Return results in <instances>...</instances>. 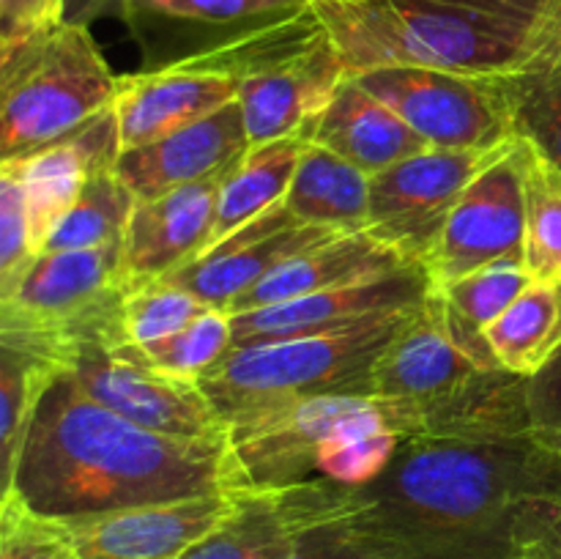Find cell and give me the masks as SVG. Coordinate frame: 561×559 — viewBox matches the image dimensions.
<instances>
[{
    "label": "cell",
    "mask_w": 561,
    "mask_h": 559,
    "mask_svg": "<svg viewBox=\"0 0 561 559\" xmlns=\"http://www.w3.org/2000/svg\"><path fill=\"white\" fill-rule=\"evenodd\" d=\"M64 373L96 403L124 420L175 438H225L228 420L201 381L157 370L126 334L121 310L66 345Z\"/></svg>",
    "instance_id": "cell-7"
},
{
    "label": "cell",
    "mask_w": 561,
    "mask_h": 559,
    "mask_svg": "<svg viewBox=\"0 0 561 559\" xmlns=\"http://www.w3.org/2000/svg\"><path fill=\"white\" fill-rule=\"evenodd\" d=\"M499 365L531 378L561 349V280H531L529 288L485 327Z\"/></svg>",
    "instance_id": "cell-28"
},
{
    "label": "cell",
    "mask_w": 561,
    "mask_h": 559,
    "mask_svg": "<svg viewBox=\"0 0 561 559\" xmlns=\"http://www.w3.org/2000/svg\"><path fill=\"white\" fill-rule=\"evenodd\" d=\"M36 261L27 225L25 184L14 170L0 164V296L14 290Z\"/></svg>",
    "instance_id": "cell-38"
},
{
    "label": "cell",
    "mask_w": 561,
    "mask_h": 559,
    "mask_svg": "<svg viewBox=\"0 0 561 559\" xmlns=\"http://www.w3.org/2000/svg\"><path fill=\"white\" fill-rule=\"evenodd\" d=\"M359 507L356 488L327 480L244 488L233 513L184 559H283L301 535Z\"/></svg>",
    "instance_id": "cell-13"
},
{
    "label": "cell",
    "mask_w": 561,
    "mask_h": 559,
    "mask_svg": "<svg viewBox=\"0 0 561 559\" xmlns=\"http://www.w3.org/2000/svg\"><path fill=\"white\" fill-rule=\"evenodd\" d=\"M356 491L373 524L414 559H504L518 504L561 493V447L537 433L510 442L411 436Z\"/></svg>",
    "instance_id": "cell-2"
},
{
    "label": "cell",
    "mask_w": 561,
    "mask_h": 559,
    "mask_svg": "<svg viewBox=\"0 0 561 559\" xmlns=\"http://www.w3.org/2000/svg\"><path fill=\"white\" fill-rule=\"evenodd\" d=\"M504 559H561V493H537L518 504Z\"/></svg>",
    "instance_id": "cell-39"
},
{
    "label": "cell",
    "mask_w": 561,
    "mask_h": 559,
    "mask_svg": "<svg viewBox=\"0 0 561 559\" xmlns=\"http://www.w3.org/2000/svg\"><path fill=\"white\" fill-rule=\"evenodd\" d=\"M239 491L66 521L82 559H184L236 510Z\"/></svg>",
    "instance_id": "cell-15"
},
{
    "label": "cell",
    "mask_w": 561,
    "mask_h": 559,
    "mask_svg": "<svg viewBox=\"0 0 561 559\" xmlns=\"http://www.w3.org/2000/svg\"><path fill=\"white\" fill-rule=\"evenodd\" d=\"M230 444L255 488L327 480L365 488L414 433L411 406L367 392H332L244 411Z\"/></svg>",
    "instance_id": "cell-4"
},
{
    "label": "cell",
    "mask_w": 561,
    "mask_h": 559,
    "mask_svg": "<svg viewBox=\"0 0 561 559\" xmlns=\"http://www.w3.org/2000/svg\"><path fill=\"white\" fill-rule=\"evenodd\" d=\"M416 307L378 312L348 327L233 345L201 378V387L228 422L244 411L312 395H373V365Z\"/></svg>",
    "instance_id": "cell-5"
},
{
    "label": "cell",
    "mask_w": 561,
    "mask_h": 559,
    "mask_svg": "<svg viewBox=\"0 0 561 559\" xmlns=\"http://www.w3.org/2000/svg\"><path fill=\"white\" fill-rule=\"evenodd\" d=\"M531 280L535 277H531L524 261L504 258V261L488 263V266L466 274V277L447 285V288H442L438 294H444V299H447L460 316L469 318V321L477 323L480 329H485L488 323L496 321V318L502 316L526 288H529Z\"/></svg>",
    "instance_id": "cell-36"
},
{
    "label": "cell",
    "mask_w": 561,
    "mask_h": 559,
    "mask_svg": "<svg viewBox=\"0 0 561 559\" xmlns=\"http://www.w3.org/2000/svg\"><path fill=\"white\" fill-rule=\"evenodd\" d=\"M211 307L181 285L162 280H142V283H126L124 301H121V321L131 343H153L175 334L179 329L190 327L195 318L208 312Z\"/></svg>",
    "instance_id": "cell-33"
},
{
    "label": "cell",
    "mask_w": 561,
    "mask_h": 559,
    "mask_svg": "<svg viewBox=\"0 0 561 559\" xmlns=\"http://www.w3.org/2000/svg\"><path fill=\"white\" fill-rule=\"evenodd\" d=\"M526 400L537 436L561 447V349L526 381Z\"/></svg>",
    "instance_id": "cell-41"
},
{
    "label": "cell",
    "mask_w": 561,
    "mask_h": 559,
    "mask_svg": "<svg viewBox=\"0 0 561 559\" xmlns=\"http://www.w3.org/2000/svg\"><path fill=\"white\" fill-rule=\"evenodd\" d=\"M301 148H305L301 137H283V140L252 146L222 175L217 195L214 241L233 233L236 228H241V225L261 217L263 212L285 201L290 181H294L296 164H299Z\"/></svg>",
    "instance_id": "cell-27"
},
{
    "label": "cell",
    "mask_w": 561,
    "mask_h": 559,
    "mask_svg": "<svg viewBox=\"0 0 561 559\" xmlns=\"http://www.w3.org/2000/svg\"><path fill=\"white\" fill-rule=\"evenodd\" d=\"M526 190L524 261L535 280H559L561 272V173L518 142Z\"/></svg>",
    "instance_id": "cell-31"
},
{
    "label": "cell",
    "mask_w": 561,
    "mask_h": 559,
    "mask_svg": "<svg viewBox=\"0 0 561 559\" xmlns=\"http://www.w3.org/2000/svg\"><path fill=\"white\" fill-rule=\"evenodd\" d=\"M60 367L31 351L0 345V460L3 482L9 480L20 455L22 438L49 384L60 376Z\"/></svg>",
    "instance_id": "cell-30"
},
{
    "label": "cell",
    "mask_w": 561,
    "mask_h": 559,
    "mask_svg": "<svg viewBox=\"0 0 561 559\" xmlns=\"http://www.w3.org/2000/svg\"><path fill=\"white\" fill-rule=\"evenodd\" d=\"M359 493V491H356ZM283 559H414L409 548L367 515L359 497V507L340 518L316 526L296 540V546Z\"/></svg>",
    "instance_id": "cell-35"
},
{
    "label": "cell",
    "mask_w": 561,
    "mask_h": 559,
    "mask_svg": "<svg viewBox=\"0 0 561 559\" xmlns=\"http://www.w3.org/2000/svg\"><path fill=\"white\" fill-rule=\"evenodd\" d=\"M354 77L433 148H496L515 140L507 80L422 66H378Z\"/></svg>",
    "instance_id": "cell-9"
},
{
    "label": "cell",
    "mask_w": 561,
    "mask_h": 559,
    "mask_svg": "<svg viewBox=\"0 0 561 559\" xmlns=\"http://www.w3.org/2000/svg\"><path fill=\"white\" fill-rule=\"evenodd\" d=\"M351 75L422 66L513 77L561 66V0H312Z\"/></svg>",
    "instance_id": "cell-3"
},
{
    "label": "cell",
    "mask_w": 561,
    "mask_h": 559,
    "mask_svg": "<svg viewBox=\"0 0 561 559\" xmlns=\"http://www.w3.org/2000/svg\"><path fill=\"white\" fill-rule=\"evenodd\" d=\"M121 77L85 22L0 53V162L31 157L115 104Z\"/></svg>",
    "instance_id": "cell-6"
},
{
    "label": "cell",
    "mask_w": 561,
    "mask_h": 559,
    "mask_svg": "<svg viewBox=\"0 0 561 559\" xmlns=\"http://www.w3.org/2000/svg\"><path fill=\"white\" fill-rule=\"evenodd\" d=\"M405 266H411V263H405L398 252L378 241L370 230L337 233L274 269L261 283L244 290L225 312L236 316V312L283 305V301L321 294V290L337 288V285L381 277V274L398 272Z\"/></svg>",
    "instance_id": "cell-25"
},
{
    "label": "cell",
    "mask_w": 561,
    "mask_h": 559,
    "mask_svg": "<svg viewBox=\"0 0 561 559\" xmlns=\"http://www.w3.org/2000/svg\"><path fill=\"white\" fill-rule=\"evenodd\" d=\"M250 148L241 104L230 102L162 140L124 151L115 173L135 192L137 201H151L179 186L225 175Z\"/></svg>",
    "instance_id": "cell-20"
},
{
    "label": "cell",
    "mask_w": 561,
    "mask_h": 559,
    "mask_svg": "<svg viewBox=\"0 0 561 559\" xmlns=\"http://www.w3.org/2000/svg\"><path fill=\"white\" fill-rule=\"evenodd\" d=\"M299 137L348 159L367 175L383 173L392 164L433 148L392 107L365 91L354 75L340 82L332 102L305 126Z\"/></svg>",
    "instance_id": "cell-23"
},
{
    "label": "cell",
    "mask_w": 561,
    "mask_h": 559,
    "mask_svg": "<svg viewBox=\"0 0 561 559\" xmlns=\"http://www.w3.org/2000/svg\"><path fill=\"white\" fill-rule=\"evenodd\" d=\"M121 153L124 148H121L118 115L115 107H110L71 135L55 140L53 146L31 157L0 162L14 170L25 184L27 225H31V244L36 255H44L49 236L71 212L85 181L104 170H115Z\"/></svg>",
    "instance_id": "cell-17"
},
{
    "label": "cell",
    "mask_w": 561,
    "mask_h": 559,
    "mask_svg": "<svg viewBox=\"0 0 561 559\" xmlns=\"http://www.w3.org/2000/svg\"><path fill=\"white\" fill-rule=\"evenodd\" d=\"M480 370L455 340L444 296L431 290L373 365L370 392L403 403H427Z\"/></svg>",
    "instance_id": "cell-18"
},
{
    "label": "cell",
    "mask_w": 561,
    "mask_h": 559,
    "mask_svg": "<svg viewBox=\"0 0 561 559\" xmlns=\"http://www.w3.org/2000/svg\"><path fill=\"white\" fill-rule=\"evenodd\" d=\"M222 175L137 201L124 236L126 283L162 280L195 261L214 241Z\"/></svg>",
    "instance_id": "cell-22"
},
{
    "label": "cell",
    "mask_w": 561,
    "mask_h": 559,
    "mask_svg": "<svg viewBox=\"0 0 561 559\" xmlns=\"http://www.w3.org/2000/svg\"><path fill=\"white\" fill-rule=\"evenodd\" d=\"M250 488L225 438L146 431L88 398L66 373L47 387L3 493L33 513L80 521L146 504Z\"/></svg>",
    "instance_id": "cell-1"
},
{
    "label": "cell",
    "mask_w": 561,
    "mask_h": 559,
    "mask_svg": "<svg viewBox=\"0 0 561 559\" xmlns=\"http://www.w3.org/2000/svg\"><path fill=\"white\" fill-rule=\"evenodd\" d=\"M285 206L299 225L359 233L370 223V175L305 140Z\"/></svg>",
    "instance_id": "cell-26"
},
{
    "label": "cell",
    "mask_w": 561,
    "mask_h": 559,
    "mask_svg": "<svg viewBox=\"0 0 561 559\" xmlns=\"http://www.w3.org/2000/svg\"><path fill=\"white\" fill-rule=\"evenodd\" d=\"M0 559H82L66 521L47 518L14 493L0 497Z\"/></svg>",
    "instance_id": "cell-37"
},
{
    "label": "cell",
    "mask_w": 561,
    "mask_h": 559,
    "mask_svg": "<svg viewBox=\"0 0 561 559\" xmlns=\"http://www.w3.org/2000/svg\"><path fill=\"white\" fill-rule=\"evenodd\" d=\"M124 241L91 250L44 252L25 277L0 296V332L66 343L124 301Z\"/></svg>",
    "instance_id": "cell-10"
},
{
    "label": "cell",
    "mask_w": 561,
    "mask_h": 559,
    "mask_svg": "<svg viewBox=\"0 0 561 559\" xmlns=\"http://www.w3.org/2000/svg\"><path fill=\"white\" fill-rule=\"evenodd\" d=\"M69 0H0V53L47 36L66 22Z\"/></svg>",
    "instance_id": "cell-40"
},
{
    "label": "cell",
    "mask_w": 561,
    "mask_h": 559,
    "mask_svg": "<svg viewBox=\"0 0 561 559\" xmlns=\"http://www.w3.org/2000/svg\"><path fill=\"white\" fill-rule=\"evenodd\" d=\"M146 69L217 53L301 14L312 0H118Z\"/></svg>",
    "instance_id": "cell-12"
},
{
    "label": "cell",
    "mask_w": 561,
    "mask_h": 559,
    "mask_svg": "<svg viewBox=\"0 0 561 559\" xmlns=\"http://www.w3.org/2000/svg\"><path fill=\"white\" fill-rule=\"evenodd\" d=\"M233 349V327L225 310L211 307L190 327L179 329L175 334L142 345L146 356L157 370L168 376L201 381L222 362V356Z\"/></svg>",
    "instance_id": "cell-34"
},
{
    "label": "cell",
    "mask_w": 561,
    "mask_h": 559,
    "mask_svg": "<svg viewBox=\"0 0 561 559\" xmlns=\"http://www.w3.org/2000/svg\"><path fill=\"white\" fill-rule=\"evenodd\" d=\"M559 280H561V272H559Z\"/></svg>",
    "instance_id": "cell-43"
},
{
    "label": "cell",
    "mask_w": 561,
    "mask_h": 559,
    "mask_svg": "<svg viewBox=\"0 0 561 559\" xmlns=\"http://www.w3.org/2000/svg\"><path fill=\"white\" fill-rule=\"evenodd\" d=\"M137 197L115 170L91 175L71 212L60 219L44 252L91 250L124 241Z\"/></svg>",
    "instance_id": "cell-29"
},
{
    "label": "cell",
    "mask_w": 561,
    "mask_h": 559,
    "mask_svg": "<svg viewBox=\"0 0 561 559\" xmlns=\"http://www.w3.org/2000/svg\"><path fill=\"white\" fill-rule=\"evenodd\" d=\"M332 236H337V230L296 223L283 201L263 212L261 217L236 228L233 233L214 241L206 252H201L195 261L170 274L168 280L195 294L208 307L228 310L244 290L261 283L266 274L288 263L290 258L323 244Z\"/></svg>",
    "instance_id": "cell-14"
},
{
    "label": "cell",
    "mask_w": 561,
    "mask_h": 559,
    "mask_svg": "<svg viewBox=\"0 0 561 559\" xmlns=\"http://www.w3.org/2000/svg\"><path fill=\"white\" fill-rule=\"evenodd\" d=\"M524 241L526 190L515 140L513 151L471 181L444 223L422 269L431 280V290H442L488 263L504 258L524 261Z\"/></svg>",
    "instance_id": "cell-11"
},
{
    "label": "cell",
    "mask_w": 561,
    "mask_h": 559,
    "mask_svg": "<svg viewBox=\"0 0 561 559\" xmlns=\"http://www.w3.org/2000/svg\"><path fill=\"white\" fill-rule=\"evenodd\" d=\"M427 294H431V280H427L425 269L405 266L398 272L381 274V277L337 285V288L283 301V305L236 312L230 316L233 345L348 327V323L378 316V312L416 307Z\"/></svg>",
    "instance_id": "cell-19"
},
{
    "label": "cell",
    "mask_w": 561,
    "mask_h": 559,
    "mask_svg": "<svg viewBox=\"0 0 561 559\" xmlns=\"http://www.w3.org/2000/svg\"><path fill=\"white\" fill-rule=\"evenodd\" d=\"M513 137L561 173V66L507 80Z\"/></svg>",
    "instance_id": "cell-32"
},
{
    "label": "cell",
    "mask_w": 561,
    "mask_h": 559,
    "mask_svg": "<svg viewBox=\"0 0 561 559\" xmlns=\"http://www.w3.org/2000/svg\"><path fill=\"white\" fill-rule=\"evenodd\" d=\"M230 102H239V80L203 66L173 64L121 77V91L113 104L121 148L129 151L162 140Z\"/></svg>",
    "instance_id": "cell-21"
},
{
    "label": "cell",
    "mask_w": 561,
    "mask_h": 559,
    "mask_svg": "<svg viewBox=\"0 0 561 559\" xmlns=\"http://www.w3.org/2000/svg\"><path fill=\"white\" fill-rule=\"evenodd\" d=\"M526 381L507 370H480L427 403H409L414 417L411 436L510 442L535 433L526 400ZM409 436V438H411Z\"/></svg>",
    "instance_id": "cell-24"
},
{
    "label": "cell",
    "mask_w": 561,
    "mask_h": 559,
    "mask_svg": "<svg viewBox=\"0 0 561 559\" xmlns=\"http://www.w3.org/2000/svg\"><path fill=\"white\" fill-rule=\"evenodd\" d=\"M513 148L515 140L496 148H427L370 175L367 230L405 263L422 266L471 181Z\"/></svg>",
    "instance_id": "cell-8"
},
{
    "label": "cell",
    "mask_w": 561,
    "mask_h": 559,
    "mask_svg": "<svg viewBox=\"0 0 561 559\" xmlns=\"http://www.w3.org/2000/svg\"><path fill=\"white\" fill-rule=\"evenodd\" d=\"M348 75V66L323 27L316 38L241 80L239 104L250 146L299 137Z\"/></svg>",
    "instance_id": "cell-16"
},
{
    "label": "cell",
    "mask_w": 561,
    "mask_h": 559,
    "mask_svg": "<svg viewBox=\"0 0 561 559\" xmlns=\"http://www.w3.org/2000/svg\"><path fill=\"white\" fill-rule=\"evenodd\" d=\"M85 3H88V9H99V5L110 3V0H85ZM115 3H118V0H115Z\"/></svg>",
    "instance_id": "cell-42"
}]
</instances>
